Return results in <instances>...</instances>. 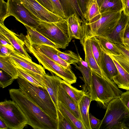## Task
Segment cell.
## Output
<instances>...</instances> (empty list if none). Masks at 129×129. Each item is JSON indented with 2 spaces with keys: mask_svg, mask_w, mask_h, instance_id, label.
<instances>
[{
  "mask_svg": "<svg viewBox=\"0 0 129 129\" xmlns=\"http://www.w3.org/2000/svg\"><path fill=\"white\" fill-rule=\"evenodd\" d=\"M123 43L129 46V40L124 38Z\"/></svg>",
  "mask_w": 129,
  "mask_h": 129,
  "instance_id": "obj_50",
  "label": "cell"
},
{
  "mask_svg": "<svg viewBox=\"0 0 129 129\" xmlns=\"http://www.w3.org/2000/svg\"><path fill=\"white\" fill-rule=\"evenodd\" d=\"M9 16L14 17L22 23L36 29L42 21L32 13L19 0H7Z\"/></svg>",
  "mask_w": 129,
  "mask_h": 129,
  "instance_id": "obj_9",
  "label": "cell"
},
{
  "mask_svg": "<svg viewBox=\"0 0 129 129\" xmlns=\"http://www.w3.org/2000/svg\"><path fill=\"white\" fill-rule=\"evenodd\" d=\"M35 29L60 48H66L71 41L66 19L55 23L42 21Z\"/></svg>",
  "mask_w": 129,
  "mask_h": 129,
  "instance_id": "obj_5",
  "label": "cell"
},
{
  "mask_svg": "<svg viewBox=\"0 0 129 129\" xmlns=\"http://www.w3.org/2000/svg\"><path fill=\"white\" fill-rule=\"evenodd\" d=\"M10 98L17 105L34 129H57L58 121L50 117L19 88L9 90Z\"/></svg>",
  "mask_w": 129,
  "mask_h": 129,
  "instance_id": "obj_1",
  "label": "cell"
},
{
  "mask_svg": "<svg viewBox=\"0 0 129 129\" xmlns=\"http://www.w3.org/2000/svg\"><path fill=\"white\" fill-rule=\"evenodd\" d=\"M106 109L103 118L96 129H129V109L120 96L111 101Z\"/></svg>",
  "mask_w": 129,
  "mask_h": 129,
  "instance_id": "obj_2",
  "label": "cell"
},
{
  "mask_svg": "<svg viewBox=\"0 0 129 129\" xmlns=\"http://www.w3.org/2000/svg\"><path fill=\"white\" fill-rule=\"evenodd\" d=\"M43 76L47 89L57 109H58V91L62 79L56 75L50 76L46 74Z\"/></svg>",
  "mask_w": 129,
  "mask_h": 129,
  "instance_id": "obj_18",
  "label": "cell"
},
{
  "mask_svg": "<svg viewBox=\"0 0 129 129\" xmlns=\"http://www.w3.org/2000/svg\"><path fill=\"white\" fill-rule=\"evenodd\" d=\"M0 68L15 79L18 78L17 69L12 63L10 56H0Z\"/></svg>",
  "mask_w": 129,
  "mask_h": 129,
  "instance_id": "obj_29",
  "label": "cell"
},
{
  "mask_svg": "<svg viewBox=\"0 0 129 129\" xmlns=\"http://www.w3.org/2000/svg\"><path fill=\"white\" fill-rule=\"evenodd\" d=\"M37 46L44 54L55 62L66 68L71 67L70 64L63 60L57 54V49L47 45Z\"/></svg>",
  "mask_w": 129,
  "mask_h": 129,
  "instance_id": "obj_26",
  "label": "cell"
},
{
  "mask_svg": "<svg viewBox=\"0 0 129 129\" xmlns=\"http://www.w3.org/2000/svg\"><path fill=\"white\" fill-rule=\"evenodd\" d=\"M91 101V97L85 94L80 100L78 104L82 121L85 129H91L89 122V113Z\"/></svg>",
  "mask_w": 129,
  "mask_h": 129,
  "instance_id": "obj_24",
  "label": "cell"
},
{
  "mask_svg": "<svg viewBox=\"0 0 129 129\" xmlns=\"http://www.w3.org/2000/svg\"><path fill=\"white\" fill-rule=\"evenodd\" d=\"M0 24H4L5 19L9 16L8 11L7 3L4 0H0Z\"/></svg>",
  "mask_w": 129,
  "mask_h": 129,
  "instance_id": "obj_37",
  "label": "cell"
},
{
  "mask_svg": "<svg viewBox=\"0 0 129 129\" xmlns=\"http://www.w3.org/2000/svg\"><path fill=\"white\" fill-rule=\"evenodd\" d=\"M66 20L70 41L73 39L79 40L80 41L83 40L84 36L83 21L75 14L70 16Z\"/></svg>",
  "mask_w": 129,
  "mask_h": 129,
  "instance_id": "obj_14",
  "label": "cell"
},
{
  "mask_svg": "<svg viewBox=\"0 0 129 129\" xmlns=\"http://www.w3.org/2000/svg\"><path fill=\"white\" fill-rule=\"evenodd\" d=\"M120 98L122 103L129 109V90L122 92Z\"/></svg>",
  "mask_w": 129,
  "mask_h": 129,
  "instance_id": "obj_41",
  "label": "cell"
},
{
  "mask_svg": "<svg viewBox=\"0 0 129 129\" xmlns=\"http://www.w3.org/2000/svg\"><path fill=\"white\" fill-rule=\"evenodd\" d=\"M123 9V12L126 15L129 16V0H121Z\"/></svg>",
  "mask_w": 129,
  "mask_h": 129,
  "instance_id": "obj_44",
  "label": "cell"
},
{
  "mask_svg": "<svg viewBox=\"0 0 129 129\" xmlns=\"http://www.w3.org/2000/svg\"><path fill=\"white\" fill-rule=\"evenodd\" d=\"M58 109L75 129H85L82 122L70 111L62 103L58 102Z\"/></svg>",
  "mask_w": 129,
  "mask_h": 129,
  "instance_id": "obj_27",
  "label": "cell"
},
{
  "mask_svg": "<svg viewBox=\"0 0 129 129\" xmlns=\"http://www.w3.org/2000/svg\"></svg>",
  "mask_w": 129,
  "mask_h": 129,
  "instance_id": "obj_51",
  "label": "cell"
},
{
  "mask_svg": "<svg viewBox=\"0 0 129 129\" xmlns=\"http://www.w3.org/2000/svg\"><path fill=\"white\" fill-rule=\"evenodd\" d=\"M11 58L23 67L42 76L45 75V69L40 65L32 61L31 59L24 57L15 50L10 55Z\"/></svg>",
  "mask_w": 129,
  "mask_h": 129,
  "instance_id": "obj_16",
  "label": "cell"
},
{
  "mask_svg": "<svg viewBox=\"0 0 129 129\" xmlns=\"http://www.w3.org/2000/svg\"><path fill=\"white\" fill-rule=\"evenodd\" d=\"M54 9V13L64 19L66 17L62 5L59 0H51Z\"/></svg>",
  "mask_w": 129,
  "mask_h": 129,
  "instance_id": "obj_36",
  "label": "cell"
},
{
  "mask_svg": "<svg viewBox=\"0 0 129 129\" xmlns=\"http://www.w3.org/2000/svg\"><path fill=\"white\" fill-rule=\"evenodd\" d=\"M128 24L129 17L123 12L114 29L107 38L114 43H123L124 33Z\"/></svg>",
  "mask_w": 129,
  "mask_h": 129,
  "instance_id": "obj_17",
  "label": "cell"
},
{
  "mask_svg": "<svg viewBox=\"0 0 129 129\" xmlns=\"http://www.w3.org/2000/svg\"><path fill=\"white\" fill-rule=\"evenodd\" d=\"M0 129H9L8 127L5 122L0 118Z\"/></svg>",
  "mask_w": 129,
  "mask_h": 129,
  "instance_id": "obj_46",
  "label": "cell"
},
{
  "mask_svg": "<svg viewBox=\"0 0 129 129\" xmlns=\"http://www.w3.org/2000/svg\"><path fill=\"white\" fill-rule=\"evenodd\" d=\"M0 118L9 129H23L28 125V120L17 104L6 100L0 103Z\"/></svg>",
  "mask_w": 129,
  "mask_h": 129,
  "instance_id": "obj_8",
  "label": "cell"
},
{
  "mask_svg": "<svg viewBox=\"0 0 129 129\" xmlns=\"http://www.w3.org/2000/svg\"><path fill=\"white\" fill-rule=\"evenodd\" d=\"M121 13L122 12H104L89 22H83L84 39L93 37H107L116 26Z\"/></svg>",
  "mask_w": 129,
  "mask_h": 129,
  "instance_id": "obj_3",
  "label": "cell"
},
{
  "mask_svg": "<svg viewBox=\"0 0 129 129\" xmlns=\"http://www.w3.org/2000/svg\"><path fill=\"white\" fill-rule=\"evenodd\" d=\"M32 13L42 21L55 23L64 19L49 11L36 0H19Z\"/></svg>",
  "mask_w": 129,
  "mask_h": 129,
  "instance_id": "obj_10",
  "label": "cell"
},
{
  "mask_svg": "<svg viewBox=\"0 0 129 129\" xmlns=\"http://www.w3.org/2000/svg\"><path fill=\"white\" fill-rule=\"evenodd\" d=\"M59 0L63 8L66 19L70 16L75 14L83 21H86L78 0Z\"/></svg>",
  "mask_w": 129,
  "mask_h": 129,
  "instance_id": "obj_22",
  "label": "cell"
},
{
  "mask_svg": "<svg viewBox=\"0 0 129 129\" xmlns=\"http://www.w3.org/2000/svg\"><path fill=\"white\" fill-rule=\"evenodd\" d=\"M112 59L118 72L117 75L113 78V81L119 88L129 90V73L117 61Z\"/></svg>",
  "mask_w": 129,
  "mask_h": 129,
  "instance_id": "obj_25",
  "label": "cell"
},
{
  "mask_svg": "<svg viewBox=\"0 0 129 129\" xmlns=\"http://www.w3.org/2000/svg\"><path fill=\"white\" fill-rule=\"evenodd\" d=\"M60 84L67 93L78 105L80 100L85 95L84 92L82 90H79L73 87L62 79L61 81Z\"/></svg>",
  "mask_w": 129,
  "mask_h": 129,
  "instance_id": "obj_30",
  "label": "cell"
},
{
  "mask_svg": "<svg viewBox=\"0 0 129 129\" xmlns=\"http://www.w3.org/2000/svg\"><path fill=\"white\" fill-rule=\"evenodd\" d=\"M101 69L108 78L112 81H113V77L118 74L117 68L113 59L102 50Z\"/></svg>",
  "mask_w": 129,
  "mask_h": 129,
  "instance_id": "obj_23",
  "label": "cell"
},
{
  "mask_svg": "<svg viewBox=\"0 0 129 129\" xmlns=\"http://www.w3.org/2000/svg\"><path fill=\"white\" fill-rule=\"evenodd\" d=\"M95 0L96 1L97 3H98V4L99 5V8H100L105 0Z\"/></svg>",
  "mask_w": 129,
  "mask_h": 129,
  "instance_id": "obj_49",
  "label": "cell"
},
{
  "mask_svg": "<svg viewBox=\"0 0 129 129\" xmlns=\"http://www.w3.org/2000/svg\"><path fill=\"white\" fill-rule=\"evenodd\" d=\"M89 120L90 125L91 129H95L101 121L92 115L89 114Z\"/></svg>",
  "mask_w": 129,
  "mask_h": 129,
  "instance_id": "obj_42",
  "label": "cell"
},
{
  "mask_svg": "<svg viewBox=\"0 0 129 129\" xmlns=\"http://www.w3.org/2000/svg\"><path fill=\"white\" fill-rule=\"evenodd\" d=\"M101 14L99 6L96 1L95 0H91L86 7L84 15L86 21L89 22Z\"/></svg>",
  "mask_w": 129,
  "mask_h": 129,
  "instance_id": "obj_32",
  "label": "cell"
},
{
  "mask_svg": "<svg viewBox=\"0 0 129 129\" xmlns=\"http://www.w3.org/2000/svg\"><path fill=\"white\" fill-rule=\"evenodd\" d=\"M57 129H75L67 118L61 113L59 109H57Z\"/></svg>",
  "mask_w": 129,
  "mask_h": 129,
  "instance_id": "obj_35",
  "label": "cell"
},
{
  "mask_svg": "<svg viewBox=\"0 0 129 129\" xmlns=\"http://www.w3.org/2000/svg\"><path fill=\"white\" fill-rule=\"evenodd\" d=\"M26 47L28 52L34 56L44 68L71 85L76 82L77 78L71 67L66 68L55 62L44 54L36 44L29 42Z\"/></svg>",
  "mask_w": 129,
  "mask_h": 129,
  "instance_id": "obj_6",
  "label": "cell"
},
{
  "mask_svg": "<svg viewBox=\"0 0 129 129\" xmlns=\"http://www.w3.org/2000/svg\"><path fill=\"white\" fill-rule=\"evenodd\" d=\"M99 9L101 13L106 12H122L123 11L121 0H105Z\"/></svg>",
  "mask_w": 129,
  "mask_h": 129,
  "instance_id": "obj_31",
  "label": "cell"
},
{
  "mask_svg": "<svg viewBox=\"0 0 129 129\" xmlns=\"http://www.w3.org/2000/svg\"><path fill=\"white\" fill-rule=\"evenodd\" d=\"M24 25L27 30V35L26 36L30 43L39 46H48L57 49L60 48L59 46L40 33L35 29L26 25Z\"/></svg>",
  "mask_w": 129,
  "mask_h": 129,
  "instance_id": "obj_19",
  "label": "cell"
},
{
  "mask_svg": "<svg viewBox=\"0 0 129 129\" xmlns=\"http://www.w3.org/2000/svg\"><path fill=\"white\" fill-rule=\"evenodd\" d=\"M0 45H3L13 51L14 48L9 41L5 36L0 33Z\"/></svg>",
  "mask_w": 129,
  "mask_h": 129,
  "instance_id": "obj_40",
  "label": "cell"
},
{
  "mask_svg": "<svg viewBox=\"0 0 129 129\" xmlns=\"http://www.w3.org/2000/svg\"><path fill=\"white\" fill-rule=\"evenodd\" d=\"M102 50L108 55H115L120 54L118 48L114 43L107 37H96Z\"/></svg>",
  "mask_w": 129,
  "mask_h": 129,
  "instance_id": "obj_28",
  "label": "cell"
},
{
  "mask_svg": "<svg viewBox=\"0 0 129 129\" xmlns=\"http://www.w3.org/2000/svg\"><path fill=\"white\" fill-rule=\"evenodd\" d=\"M114 43L118 48L120 54L116 55H108L129 73V46L124 43Z\"/></svg>",
  "mask_w": 129,
  "mask_h": 129,
  "instance_id": "obj_21",
  "label": "cell"
},
{
  "mask_svg": "<svg viewBox=\"0 0 129 129\" xmlns=\"http://www.w3.org/2000/svg\"><path fill=\"white\" fill-rule=\"evenodd\" d=\"M58 102L62 103L79 120L82 121L78 105L68 95L61 84L59 86L58 91Z\"/></svg>",
  "mask_w": 129,
  "mask_h": 129,
  "instance_id": "obj_20",
  "label": "cell"
},
{
  "mask_svg": "<svg viewBox=\"0 0 129 129\" xmlns=\"http://www.w3.org/2000/svg\"><path fill=\"white\" fill-rule=\"evenodd\" d=\"M80 42L84 51L85 61L88 63L92 71L109 81H113L108 78L98 64L92 52L90 39H85Z\"/></svg>",
  "mask_w": 129,
  "mask_h": 129,
  "instance_id": "obj_13",
  "label": "cell"
},
{
  "mask_svg": "<svg viewBox=\"0 0 129 129\" xmlns=\"http://www.w3.org/2000/svg\"><path fill=\"white\" fill-rule=\"evenodd\" d=\"M17 79L19 89L46 114L57 121V109L47 89L34 86L19 77Z\"/></svg>",
  "mask_w": 129,
  "mask_h": 129,
  "instance_id": "obj_4",
  "label": "cell"
},
{
  "mask_svg": "<svg viewBox=\"0 0 129 129\" xmlns=\"http://www.w3.org/2000/svg\"><path fill=\"white\" fill-rule=\"evenodd\" d=\"M0 33L5 36L9 41L14 48V50L25 57L30 59L24 40L25 36L21 33L17 35L7 28L4 24H0Z\"/></svg>",
  "mask_w": 129,
  "mask_h": 129,
  "instance_id": "obj_11",
  "label": "cell"
},
{
  "mask_svg": "<svg viewBox=\"0 0 129 129\" xmlns=\"http://www.w3.org/2000/svg\"><path fill=\"white\" fill-rule=\"evenodd\" d=\"M74 65L76 68L79 70L82 73L83 80L85 84L83 87L82 90L85 94L90 96L92 101H94L97 102L98 99L93 89L92 82V70L89 67H86L82 65L79 61Z\"/></svg>",
  "mask_w": 129,
  "mask_h": 129,
  "instance_id": "obj_15",
  "label": "cell"
},
{
  "mask_svg": "<svg viewBox=\"0 0 129 129\" xmlns=\"http://www.w3.org/2000/svg\"><path fill=\"white\" fill-rule=\"evenodd\" d=\"M36 0L47 10L54 13V8L51 0Z\"/></svg>",
  "mask_w": 129,
  "mask_h": 129,
  "instance_id": "obj_39",
  "label": "cell"
},
{
  "mask_svg": "<svg viewBox=\"0 0 129 129\" xmlns=\"http://www.w3.org/2000/svg\"><path fill=\"white\" fill-rule=\"evenodd\" d=\"M11 58L12 63L17 69L18 77L25 79L34 86L47 89L43 76L25 69Z\"/></svg>",
  "mask_w": 129,
  "mask_h": 129,
  "instance_id": "obj_12",
  "label": "cell"
},
{
  "mask_svg": "<svg viewBox=\"0 0 129 129\" xmlns=\"http://www.w3.org/2000/svg\"><path fill=\"white\" fill-rule=\"evenodd\" d=\"M57 53L61 58L70 64H74L79 61L78 55L71 51L68 50L66 52H63L57 49Z\"/></svg>",
  "mask_w": 129,
  "mask_h": 129,
  "instance_id": "obj_34",
  "label": "cell"
},
{
  "mask_svg": "<svg viewBox=\"0 0 129 129\" xmlns=\"http://www.w3.org/2000/svg\"><path fill=\"white\" fill-rule=\"evenodd\" d=\"M78 55L79 57V61L80 63L83 66L86 67H89L88 65V63L86 61H84L82 58L80 56L79 54V53L78 54Z\"/></svg>",
  "mask_w": 129,
  "mask_h": 129,
  "instance_id": "obj_48",
  "label": "cell"
},
{
  "mask_svg": "<svg viewBox=\"0 0 129 129\" xmlns=\"http://www.w3.org/2000/svg\"><path fill=\"white\" fill-rule=\"evenodd\" d=\"M89 39L93 54L98 64L101 69L102 50L98 40L96 37H92Z\"/></svg>",
  "mask_w": 129,
  "mask_h": 129,
  "instance_id": "obj_33",
  "label": "cell"
},
{
  "mask_svg": "<svg viewBox=\"0 0 129 129\" xmlns=\"http://www.w3.org/2000/svg\"><path fill=\"white\" fill-rule=\"evenodd\" d=\"M124 38L129 40V24L126 28L124 35Z\"/></svg>",
  "mask_w": 129,
  "mask_h": 129,
  "instance_id": "obj_47",
  "label": "cell"
},
{
  "mask_svg": "<svg viewBox=\"0 0 129 129\" xmlns=\"http://www.w3.org/2000/svg\"><path fill=\"white\" fill-rule=\"evenodd\" d=\"M15 79L10 76H9L5 75L0 71V85L2 88L11 85Z\"/></svg>",
  "mask_w": 129,
  "mask_h": 129,
  "instance_id": "obj_38",
  "label": "cell"
},
{
  "mask_svg": "<svg viewBox=\"0 0 129 129\" xmlns=\"http://www.w3.org/2000/svg\"><path fill=\"white\" fill-rule=\"evenodd\" d=\"M91 0H78L79 5L84 16L86 7Z\"/></svg>",
  "mask_w": 129,
  "mask_h": 129,
  "instance_id": "obj_45",
  "label": "cell"
},
{
  "mask_svg": "<svg viewBox=\"0 0 129 129\" xmlns=\"http://www.w3.org/2000/svg\"><path fill=\"white\" fill-rule=\"evenodd\" d=\"M92 82L97 103L104 109H106L109 102L122 92L113 81H109L92 71Z\"/></svg>",
  "mask_w": 129,
  "mask_h": 129,
  "instance_id": "obj_7",
  "label": "cell"
},
{
  "mask_svg": "<svg viewBox=\"0 0 129 129\" xmlns=\"http://www.w3.org/2000/svg\"><path fill=\"white\" fill-rule=\"evenodd\" d=\"M0 56H10L12 51L4 46L0 45Z\"/></svg>",
  "mask_w": 129,
  "mask_h": 129,
  "instance_id": "obj_43",
  "label": "cell"
}]
</instances>
